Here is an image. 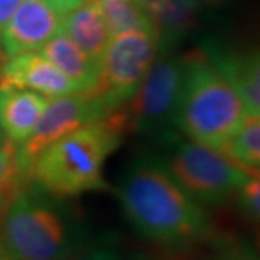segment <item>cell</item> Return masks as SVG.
<instances>
[{"label":"cell","instance_id":"1","mask_svg":"<svg viewBox=\"0 0 260 260\" xmlns=\"http://www.w3.org/2000/svg\"><path fill=\"white\" fill-rule=\"evenodd\" d=\"M117 197L135 230L160 246L186 247L210 232L204 208L153 159H139L130 165L121 178Z\"/></svg>","mask_w":260,"mask_h":260},{"label":"cell","instance_id":"2","mask_svg":"<svg viewBox=\"0 0 260 260\" xmlns=\"http://www.w3.org/2000/svg\"><path fill=\"white\" fill-rule=\"evenodd\" d=\"M127 133L121 106L104 113L44 149L35 159L29 178L37 188L59 200L107 188L103 165Z\"/></svg>","mask_w":260,"mask_h":260},{"label":"cell","instance_id":"3","mask_svg":"<svg viewBox=\"0 0 260 260\" xmlns=\"http://www.w3.org/2000/svg\"><path fill=\"white\" fill-rule=\"evenodd\" d=\"M185 75L174 123L192 142L223 149L247 116L240 95L203 47L182 55Z\"/></svg>","mask_w":260,"mask_h":260},{"label":"cell","instance_id":"4","mask_svg":"<svg viewBox=\"0 0 260 260\" xmlns=\"http://www.w3.org/2000/svg\"><path fill=\"white\" fill-rule=\"evenodd\" d=\"M0 246L8 260H64L81 249V229L59 198L34 188L5 208Z\"/></svg>","mask_w":260,"mask_h":260},{"label":"cell","instance_id":"5","mask_svg":"<svg viewBox=\"0 0 260 260\" xmlns=\"http://www.w3.org/2000/svg\"><path fill=\"white\" fill-rule=\"evenodd\" d=\"M171 178L200 205H217L251 175L217 149L197 142H179L164 165Z\"/></svg>","mask_w":260,"mask_h":260},{"label":"cell","instance_id":"6","mask_svg":"<svg viewBox=\"0 0 260 260\" xmlns=\"http://www.w3.org/2000/svg\"><path fill=\"white\" fill-rule=\"evenodd\" d=\"M158 54L159 42L153 32L129 30L112 38L100 59L97 83L87 93L106 112L119 107L138 90Z\"/></svg>","mask_w":260,"mask_h":260},{"label":"cell","instance_id":"7","mask_svg":"<svg viewBox=\"0 0 260 260\" xmlns=\"http://www.w3.org/2000/svg\"><path fill=\"white\" fill-rule=\"evenodd\" d=\"M184 75L182 56L156 58L135 94L121 104L127 132L153 133L174 123Z\"/></svg>","mask_w":260,"mask_h":260},{"label":"cell","instance_id":"8","mask_svg":"<svg viewBox=\"0 0 260 260\" xmlns=\"http://www.w3.org/2000/svg\"><path fill=\"white\" fill-rule=\"evenodd\" d=\"M104 113L107 112L102 104L87 91L52 99L38 120L32 135L18 146L19 165L26 179H29L35 159L44 149L85 124L99 120Z\"/></svg>","mask_w":260,"mask_h":260},{"label":"cell","instance_id":"9","mask_svg":"<svg viewBox=\"0 0 260 260\" xmlns=\"http://www.w3.org/2000/svg\"><path fill=\"white\" fill-rule=\"evenodd\" d=\"M62 16L45 0H22L0 32L3 52L9 56L37 52L61 32Z\"/></svg>","mask_w":260,"mask_h":260},{"label":"cell","instance_id":"10","mask_svg":"<svg viewBox=\"0 0 260 260\" xmlns=\"http://www.w3.org/2000/svg\"><path fill=\"white\" fill-rule=\"evenodd\" d=\"M0 88L28 90L47 99H56L78 91L75 84L39 52L9 56L2 65Z\"/></svg>","mask_w":260,"mask_h":260},{"label":"cell","instance_id":"11","mask_svg":"<svg viewBox=\"0 0 260 260\" xmlns=\"http://www.w3.org/2000/svg\"><path fill=\"white\" fill-rule=\"evenodd\" d=\"M211 64L227 78L240 95L246 113L260 116V59L259 52H227L215 44L203 47Z\"/></svg>","mask_w":260,"mask_h":260},{"label":"cell","instance_id":"12","mask_svg":"<svg viewBox=\"0 0 260 260\" xmlns=\"http://www.w3.org/2000/svg\"><path fill=\"white\" fill-rule=\"evenodd\" d=\"M155 29L159 51L171 49L197 23L198 0H136Z\"/></svg>","mask_w":260,"mask_h":260},{"label":"cell","instance_id":"13","mask_svg":"<svg viewBox=\"0 0 260 260\" xmlns=\"http://www.w3.org/2000/svg\"><path fill=\"white\" fill-rule=\"evenodd\" d=\"M47 97L28 90L0 88V132L15 145L32 135L48 106Z\"/></svg>","mask_w":260,"mask_h":260},{"label":"cell","instance_id":"14","mask_svg":"<svg viewBox=\"0 0 260 260\" xmlns=\"http://www.w3.org/2000/svg\"><path fill=\"white\" fill-rule=\"evenodd\" d=\"M61 30L100 65L110 35L95 0H84L62 16Z\"/></svg>","mask_w":260,"mask_h":260},{"label":"cell","instance_id":"15","mask_svg":"<svg viewBox=\"0 0 260 260\" xmlns=\"http://www.w3.org/2000/svg\"><path fill=\"white\" fill-rule=\"evenodd\" d=\"M39 54L71 80L78 91L91 90L97 83L100 65L77 47L64 32H58L51 38L39 49Z\"/></svg>","mask_w":260,"mask_h":260},{"label":"cell","instance_id":"16","mask_svg":"<svg viewBox=\"0 0 260 260\" xmlns=\"http://www.w3.org/2000/svg\"><path fill=\"white\" fill-rule=\"evenodd\" d=\"M220 152L251 175H259L260 116L247 114L232 139Z\"/></svg>","mask_w":260,"mask_h":260},{"label":"cell","instance_id":"17","mask_svg":"<svg viewBox=\"0 0 260 260\" xmlns=\"http://www.w3.org/2000/svg\"><path fill=\"white\" fill-rule=\"evenodd\" d=\"M107 26L110 39L129 30L153 32L149 18L133 0H95ZM156 35V34H155Z\"/></svg>","mask_w":260,"mask_h":260},{"label":"cell","instance_id":"18","mask_svg":"<svg viewBox=\"0 0 260 260\" xmlns=\"http://www.w3.org/2000/svg\"><path fill=\"white\" fill-rule=\"evenodd\" d=\"M25 181L18 160V145L3 138L0 140V211L22 191Z\"/></svg>","mask_w":260,"mask_h":260},{"label":"cell","instance_id":"19","mask_svg":"<svg viewBox=\"0 0 260 260\" xmlns=\"http://www.w3.org/2000/svg\"><path fill=\"white\" fill-rule=\"evenodd\" d=\"M239 203L243 213L251 221H259L260 217V179L259 175L250 177L239 188Z\"/></svg>","mask_w":260,"mask_h":260},{"label":"cell","instance_id":"20","mask_svg":"<svg viewBox=\"0 0 260 260\" xmlns=\"http://www.w3.org/2000/svg\"><path fill=\"white\" fill-rule=\"evenodd\" d=\"M73 260H135L126 257L120 251L107 244H91L85 249H80Z\"/></svg>","mask_w":260,"mask_h":260},{"label":"cell","instance_id":"21","mask_svg":"<svg viewBox=\"0 0 260 260\" xmlns=\"http://www.w3.org/2000/svg\"><path fill=\"white\" fill-rule=\"evenodd\" d=\"M217 260H257V257L250 247H246L244 244H236L225 246Z\"/></svg>","mask_w":260,"mask_h":260},{"label":"cell","instance_id":"22","mask_svg":"<svg viewBox=\"0 0 260 260\" xmlns=\"http://www.w3.org/2000/svg\"><path fill=\"white\" fill-rule=\"evenodd\" d=\"M22 0H0V32L6 26Z\"/></svg>","mask_w":260,"mask_h":260},{"label":"cell","instance_id":"23","mask_svg":"<svg viewBox=\"0 0 260 260\" xmlns=\"http://www.w3.org/2000/svg\"><path fill=\"white\" fill-rule=\"evenodd\" d=\"M45 2L49 3L54 9L58 10L61 15H64L68 10L74 9L75 6H78L84 0H45Z\"/></svg>","mask_w":260,"mask_h":260},{"label":"cell","instance_id":"24","mask_svg":"<svg viewBox=\"0 0 260 260\" xmlns=\"http://www.w3.org/2000/svg\"><path fill=\"white\" fill-rule=\"evenodd\" d=\"M232 0H198V3H201L203 6L208 8V9L213 10H218L227 6Z\"/></svg>","mask_w":260,"mask_h":260},{"label":"cell","instance_id":"25","mask_svg":"<svg viewBox=\"0 0 260 260\" xmlns=\"http://www.w3.org/2000/svg\"><path fill=\"white\" fill-rule=\"evenodd\" d=\"M0 260H8V257H6V256H5V253H3L2 246H0Z\"/></svg>","mask_w":260,"mask_h":260},{"label":"cell","instance_id":"26","mask_svg":"<svg viewBox=\"0 0 260 260\" xmlns=\"http://www.w3.org/2000/svg\"><path fill=\"white\" fill-rule=\"evenodd\" d=\"M2 65H3V52L0 49V71H2Z\"/></svg>","mask_w":260,"mask_h":260},{"label":"cell","instance_id":"27","mask_svg":"<svg viewBox=\"0 0 260 260\" xmlns=\"http://www.w3.org/2000/svg\"><path fill=\"white\" fill-rule=\"evenodd\" d=\"M73 259H74V254H73L71 257H68V259H64V260H73Z\"/></svg>","mask_w":260,"mask_h":260},{"label":"cell","instance_id":"28","mask_svg":"<svg viewBox=\"0 0 260 260\" xmlns=\"http://www.w3.org/2000/svg\"><path fill=\"white\" fill-rule=\"evenodd\" d=\"M3 138H5V136H3V133H2V132H0V140L3 139Z\"/></svg>","mask_w":260,"mask_h":260}]
</instances>
